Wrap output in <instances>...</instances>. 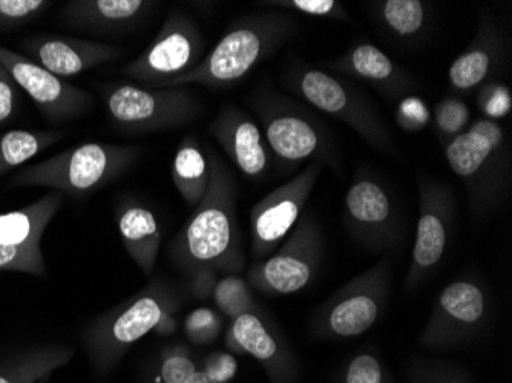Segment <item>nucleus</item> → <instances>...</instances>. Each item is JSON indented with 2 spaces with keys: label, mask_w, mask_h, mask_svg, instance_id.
I'll list each match as a JSON object with an SVG mask.
<instances>
[{
  "label": "nucleus",
  "mask_w": 512,
  "mask_h": 383,
  "mask_svg": "<svg viewBox=\"0 0 512 383\" xmlns=\"http://www.w3.org/2000/svg\"><path fill=\"white\" fill-rule=\"evenodd\" d=\"M344 223L356 241L373 252L398 247L401 241V218L384 184L358 172L344 198Z\"/></svg>",
  "instance_id": "16"
},
{
  "label": "nucleus",
  "mask_w": 512,
  "mask_h": 383,
  "mask_svg": "<svg viewBox=\"0 0 512 383\" xmlns=\"http://www.w3.org/2000/svg\"><path fill=\"white\" fill-rule=\"evenodd\" d=\"M269 5L283 8V10L298 11V13L307 14V16L350 22V17H348L344 5L339 4L336 0H272Z\"/></svg>",
  "instance_id": "37"
},
{
  "label": "nucleus",
  "mask_w": 512,
  "mask_h": 383,
  "mask_svg": "<svg viewBox=\"0 0 512 383\" xmlns=\"http://www.w3.org/2000/svg\"><path fill=\"white\" fill-rule=\"evenodd\" d=\"M321 171L322 164L313 161L292 180L276 187L253 206L250 230L252 255L256 261H263L272 255L298 223Z\"/></svg>",
  "instance_id": "14"
},
{
  "label": "nucleus",
  "mask_w": 512,
  "mask_h": 383,
  "mask_svg": "<svg viewBox=\"0 0 512 383\" xmlns=\"http://www.w3.org/2000/svg\"><path fill=\"white\" fill-rule=\"evenodd\" d=\"M20 91L10 71L0 63V126L7 125L16 117L19 109Z\"/></svg>",
  "instance_id": "39"
},
{
  "label": "nucleus",
  "mask_w": 512,
  "mask_h": 383,
  "mask_svg": "<svg viewBox=\"0 0 512 383\" xmlns=\"http://www.w3.org/2000/svg\"><path fill=\"white\" fill-rule=\"evenodd\" d=\"M63 207V194L51 192L19 210L0 215V270L45 278L43 233Z\"/></svg>",
  "instance_id": "13"
},
{
  "label": "nucleus",
  "mask_w": 512,
  "mask_h": 383,
  "mask_svg": "<svg viewBox=\"0 0 512 383\" xmlns=\"http://www.w3.org/2000/svg\"><path fill=\"white\" fill-rule=\"evenodd\" d=\"M456 200L447 184L419 178V221L405 290L413 292L434 272L447 250L453 230Z\"/></svg>",
  "instance_id": "15"
},
{
  "label": "nucleus",
  "mask_w": 512,
  "mask_h": 383,
  "mask_svg": "<svg viewBox=\"0 0 512 383\" xmlns=\"http://www.w3.org/2000/svg\"><path fill=\"white\" fill-rule=\"evenodd\" d=\"M65 137L62 131L13 129L0 135V177L28 163Z\"/></svg>",
  "instance_id": "28"
},
{
  "label": "nucleus",
  "mask_w": 512,
  "mask_h": 383,
  "mask_svg": "<svg viewBox=\"0 0 512 383\" xmlns=\"http://www.w3.org/2000/svg\"><path fill=\"white\" fill-rule=\"evenodd\" d=\"M503 60L502 33L490 13L482 14L476 37L448 71V82L460 94L474 91L499 71Z\"/></svg>",
  "instance_id": "21"
},
{
  "label": "nucleus",
  "mask_w": 512,
  "mask_h": 383,
  "mask_svg": "<svg viewBox=\"0 0 512 383\" xmlns=\"http://www.w3.org/2000/svg\"><path fill=\"white\" fill-rule=\"evenodd\" d=\"M263 125L264 140L279 161L299 164L335 163L332 143L322 123L306 108L278 94H266L253 103Z\"/></svg>",
  "instance_id": "10"
},
{
  "label": "nucleus",
  "mask_w": 512,
  "mask_h": 383,
  "mask_svg": "<svg viewBox=\"0 0 512 383\" xmlns=\"http://www.w3.org/2000/svg\"><path fill=\"white\" fill-rule=\"evenodd\" d=\"M238 362L227 351H212L201 359V367L186 383H229L237 376Z\"/></svg>",
  "instance_id": "36"
},
{
  "label": "nucleus",
  "mask_w": 512,
  "mask_h": 383,
  "mask_svg": "<svg viewBox=\"0 0 512 383\" xmlns=\"http://www.w3.org/2000/svg\"><path fill=\"white\" fill-rule=\"evenodd\" d=\"M338 383H396V380L375 351L362 350L342 365Z\"/></svg>",
  "instance_id": "31"
},
{
  "label": "nucleus",
  "mask_w": 512,
  "mask_h": 383,
  "mask_svg": "<svg viewBox=\"0 0 512 383\" xmlns=\"http://www.w3.org/2000/svg\"><path fill=\"white\" fill-rule=\"evenodd\" d=\"M206 43L197 23L174 10L169 13L151 45L122 73L148 88H163L166 83L180 79L200 65Z\"/></svg>",
  "instance_id": "12"
},
{
  "label": "nucleus",
  "mask_w": 512,
  "mask_h": 383,
  "mask_svg": "<svg viewBox=\"0 0 512 383\" xmlns=\"http://www.w3.org/2000/svg\"><path fill=\"white\" fill-rule=\"evenodd\" d=\"M117 226L132 261L143 275L151 276L161 246V226L155 213L135 201L122 204L117 210Z\"/></svg>",
  "instance_id": "24"
},
{
  "label": "nucleus",
  "mask_w": 512,
  "mask_h": 383,
  "mask_svg": "<svg viewBox=\"0 0 512 383\" xmlns=\"http://www.w3.org/2000/svg\"><path fill=\"white\" fill-rule=\"evenodd\" d=\"M212 298L221 315L226 316L230 321L249 311L258 310L252 287L246 279L238 275H226L218 279Z\"/></svg>",
  "instance_id": "30"
},
{
  "label": "nucleus",
  "mask_w": 512,
  "mask_h": 383,
  "mask_svg": "<svg viewBox=\"0 0 512 383\" xmlns=\"http://www.w3.org/2000/svg\"><path fill=\"white\" fill-rule=\"evenodd\" d=\"M218 273L212 269H201L189 276V293L198 301H206L214 293Z\"/></svg>",
  "instance_id": "40"
},
{
  "label": "nucleus",
  "mask_w": 512,
  "mask_h": 383,
  "mask_svg": "<svg viewBox=\"0 0 512 383\" xmlns=\"http://www.w3.org/2000/svg\"><path fill=\"white\" fill-rule=\"evenodd\" d=\"M115 125L129 132H158L189 125L198 118L200 100L188 86L148 88L120 83L103 91Z\"/></svg>",
  "instance_id": "9"
},
{
  "label": "nucleus",
  "mask_w": 512,
  "mask_h": 383,
  "mask_svg": "<svg viewBox=\"0 0 512 383\" xmlns=\"http://www.w3.org/2000/svg\"><path fill=\"white\" fill-rule=\"evenodd\" d=\"M20 46L28 59L60 79L79 76L122 56L117 46L76 37L37 36Z\"/></svg>",
  "instance_id": "19"
},
{
  "label": "nucleus",
  "mask_w": 512,
  "mask_h": 383,
  "mask_svg": "<svg viewBox=\"0 0 512 383\" xmlns=\"http://www.w3.org/2000/svg\"><path fill=\"white\" fill-rule=\"evenodd\" d=\"M171 171L178 194L189 206L197 207L206 194L211 174L207 154L197 138L188 135L181 140Z\"/></svg>",
  "instance_id": "26"
},
{
  "label": "nucleus",
  "mask_w": 512,
  "mask_h": 383,
  "mask_svg": "<svg viewBox=\"0 0 512 383\" xmlns=\"http://www.w3.org/2000/svg\"><path fill=\"white\" fill-rule=\"evenodd\" d=\"M66 345H39L20 351L0 367V383H37L73 359Z\"/></svg>",
  "instance_id": "25"
},
{
  "label": "nucleus",
  "mask_w": 512,
  "mask_h": 383,
  "mask_svg": "<svg viewBox=\"0 0 512 383\" xmlns=\"http://www.w3.org/2000/svg\"><path fill=\"white\" fill-rule=\"evenodd\" d=\"M330 68L370 83L388 99L407 97L416 88V80L410 73L396 65L378 46L367 42L353 43L344 56L330 63Z\"/></svg>",
  "instance_id": "22"
},
{
  "label": "nucleus",
  "mask_w": 512,
  "mask_h": 383,
  "mask_svg": "<svg viewBox=\"0 0 512 383\" xmlns=\"http://www.w3.org/2000/svg\"><path fill=\"white\" fill-rule=\"evenodd\" d=\"M224 345L234 354H250L266 371L270 383H298L299 367L292 348L260 311L232 319Z\"/></svg>",
  "instance_id": "18"
},
{
  "label": "nucleus",
  "mask_w": 512,
  "mask_h": 383,
  "mask_svg": "<svg viewBox=\"0 0 512 383\" xmlns=\"http://www.w3.org/2000/svg\"><path fill=\"white\" fill-rule=\"evenodd\" d=\"M286 82L302 100L350 126L368 145L387 154L396 151L393 138L378 112L352 86L307 65L293 66Z\"/></svg>",
  "instance_id": "8"
},
{
  "label": "nucleus",
  "mask_w": 512,
  "mask_h": 383,
  "mask_svg": "<svg viewBox=\"0 0 512 383\" xmlns=\"http://www.w3.org/2000/svg\"><path fill=\"white\" fill-rule=\"evenodd\" d=\"M390 289V262H378L342 285L315 311L310 333L316 339H350L367 333L384 313Z\"/></svg>",
  "instance_id": "6"
},
{
  "label": "nucleus",
  "mask_w": 512,
  "mask_h": 383,
  "mask_svg": "<svg viewBox=\"0 0 512 383\" xmlns=\"http://www.w3.org/2000/svg\"><path fill=\"white\" fill-rule=\"evenodd\" d=\"M207 160L211 174L206 194L169 246V259L186 276L201 269L237 275L246 261L237 220V184L217 152H207Z\"/></svg>",
  "instance_id": "1"
},
{
  "label": "nucleus",
  "mask_w": 512,
  "mask_h": 383,
  "mask_svg": "<svg viewBox=\"0 0 512 383\" xmlns=\"http://www.w3.org/2000/svg\"><path fill=\"white\" fill-rule=\"evenodd\" d=\"M434 120H436L440 137L447 143L451 138L457 137L467 129L468 122H470V109L463 100L448 97V99L437 103Z\"/></svg>",
  "instance_id": "34"
},
{
  "label": "nucleus",
  "mask_w": 512,
  "mask_h": 383,
  "mask_svg": "<svg viewBox=\"0 0 512 383\" xmlns=\"http://www.w3.org/2000/svg\"><path fill=\"white\" fill-rule=\"evenodd\" d=\"M408 383H473L467 371L442 361L416 359L408 365Z\"/></svg>",
  "instance_id": "32"
},
{
  "label": "nucleus",
  "mask_w": 512,
  "mask_h": 383,
  "mask_svg": "<svg viewBox=\"0 0 512 383\" xmlns=\"http://www.w3.org/2000/svg\"><path fill=\"white\" fill-rule=\"evenodd\" d=\"M0 63L10 71L19 88L30 95L40 114L51 123L69 122L91 108L94 99L85 89L54 76L25 54L0 45Z\"/></svg>",
  "instance_id": "17"
},
{
  "label": "nucleus",
  "mask_w": 512,
  "mask_h": 383,
  "mask_svg": "<svg viewBox=\"0 0 512 383\" xmlns=\"http://www.w3.org/2000/svg\"><path fill=\"white\" fill-rule=\"evenodd\" d=\"M324 238L312 215L299 218L283 246L247 270L252 289L267 296L292 295L309 287L321 269Z\"/></svg>",
  "instance_id": "11"
},
{
  "label": "nucleus",
  "mask_w": 512,
  "mask_h": 383,
  "mask_svg": "<svg viewBox=\"0 0 512 383\" xmlns=\"http://www.w3.org/2000/svg\"><path fill=\"white\" fill-rule=\"evenodd\" d=\"M370 10L382 30L399 40L419 39L430 23V5L422 0H381Z\"/></svg>",
  "instance_id": "27"
},
{
  "label": "nucleus",
  "mask_w": 512,
  "mask_h": 383,
  "mask_svg": "<svg viewBox=\"0 0 512 383\" xmlns=\"http://www.w3.org/2000/svg\"><path fill=\"white\" fill-rule=\"evenodd\" d=\"M180 305L181 296L174 285L154 279L142 292L97 316L83 333L94 374L103 379L112 373L129 348L152 333L166 316L177 313Z\"/></svg>",
  "instance_id": "3"
},
{
  "label": "nucleus",
  "mask_w": 512,
  "mask_h": 383,
  "mask_svg": "<svg viewBox=\"0 0 512 383\" xmlns=\"http://www.w3.org/2000/svg\"><path fill=\"white\" fill-rule=\"evenodd\" d=\"M493 301L485 285L473 276L450 282L437 296L419 345L448 351L470 345L490 325Z\"/></svg>",
  "instance_id": "7"
},
{
  "label": "nucleus",
  "mask_w": 512,
  "mask_h": 383,
  "mask_svg": "<svg viewBox=\"0 0 512 383\" xmlns=\"http://www.w3.org/2000/svg\"><path fill=\"white\" fill-rule=\"evenodd\" d=\"M201 367V359L183 344L169 345L152 361L142 383H186Z\"/></svg>",
  "instance_id": "29"
},
{
  "label": "nucleus",
  "mask_w": 512,
  "mask_h": 383,
  "mask_svg": "<svg viewBox=\"0 0 512 383\" xmlns=\"http://www.w3.org/2000/svg\"><path fill=\"white\" fill-rule=\"evenodd\" d=\"M223 319L212 308H197L184 321V334L194 345H209L220 336Z\"/></svg>",
  "instance_id": "35"
},
{
  "label": "nucleus",
  "mask_w": 512,
  "mask_h": 383,
  "mask_svg": "<svg viewBox=\"0 0 512 383\" xmlns=\"http://www.w3.org/2000/svg\"><path fill=\"white\" fill-rule=\"evenodd\" d=\"M138 157L132 146L83 143L48 160L25 167L11 178L13 187H48L71 197L94 192L131 169Z\"/></svg>",
  "instance_id": "5"
},
{
  "label": "nucleus",
  "mask_w": 512,
  "mask_h": 383,
  "mask_svg": "<svg viewBox=\"0 0 512 383\" xmlns=\"http://www.w3.org/2000/svg\"><path fill=\"white\" fill-rule=\"evenodd\" d=\"M298 31V22L287 14L261 13L244 16L226 31L194 71L166 83L163 88L188 85H201L211 89L230 88L243 80L261 62L272 57Z\"/></svg>",
  "instance_id": "2"
},
{
  "label": "nucleus",
  "mask_w": 512,
  "mask_h": 383,
  "mask_svg": "<svg viewBox=\"0 0 512 383\" xmlns=\"http://www.w3.org/2000/svg\"><path fill=\"white\" fill-rule=\"evenodd\" d=\"M445 158L467 187L476 215L491 213L505 201L511 189V152L499 122L479 118L445 143Z\"/></svg>",
  "instance_id": "4"
},
{
  "label": "nucleus",
  "mask_w": 512,
  "mask_h": 383,
  "mask_svg": "<svg viewBox=\"0 0 512 383\" xmlns=\"http://www.w3.org/2000/svg\"><path fill=\"white\" fill-rule=\"evenodd\" d=\"M477 105H479L480 112L485 115L483 118L497 122L511 111V91L502 83H485L477 97Z\"/></svg>",
  "instance_id": "38"
},
{
  "label": "nucleus",
  "mask_w": 512,
  "mask_h": 383,
  "mask_svg": "<svg viewBox=\"0 0 512 383\" xmlns=\"http://www.w3.org/2000/svg\"><path fill=\"white\" fill-rule=\"evenodd\" d=\"M53 2L48 0H0V33L14 31L39 19Z\"/></svg>",
  "instance_id": "33"
},
{
  "label": "nucleus",
  "mask_w": 512,
  "mask_h": 383,
  "mask_svg": "<svg viewBox=\"0 0 512 383\" xmlns=\"http://www.w3.org/2000/svg\"><path fill=\"white\" fill-rule=\"evenodd\" d=\"M154 5L148 0H71L66 2L62 16L79 30L111 33L145 19Z\"/></svg>",
  "instance_id": "23"
},
{
  "label": "nucleus",
  "mask_w": 512,
  "mask_h": 383,
  "mask_svg": "<svg viewBox=\"0 0 512 383\" xmlns=\"http://www.w3.org/2000/svg\"><path fill=\"white\" fill-rule=\"evenodd\" d=\"M209 132L244 177L263 178L267 174L270 149L249 114L237 106H224L209 125Z\"/></svg>",
  "instance_id": "20"
}]
</instances>
